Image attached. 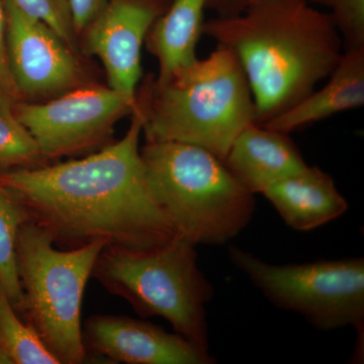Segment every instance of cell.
Instances as JSON below:
<instances>
[{"mask_svg": "<svg viewBox=\"0 0 364 364\" xmlns=\"http://www.w3.org/2000/svg\"><path fill=\"white\" fill-rule=\"evenodd\" d=\"M142 133L136 104L119 142L83 159L2 172L0 184L55 244L74 248L100 240L126 248L156 247L176 233L146 183L139 146Z\"/></svg>", "mask_w": 364, "mask_h": 364, "instance_id": "1", "label": "cell"}, {"mask_svg": "<svg viewBox=\"0 0 364 364\" xmlns=\"http://www.w3.org/2000/svg\"><path fill=\"white\" fill-rule=\"evenodd\" d=\"M203 33L236 57L259 124L310 95L344 52L331 16L308 0H249L238 14L205 21Z\"/></svg>", "mask_w": 364, "mask_h": 364, "instance_id": "2", "label": "cell"}, {"mask_svg": "<svg viewBox=\"0 0 364 364\" xmlns=\"http://www.w3.org/2000/svg\"><path fill=\"white\" fill-rule=\"evenodd\" d=\"M136 102L146 140L193 144L221 159L235 138L256 123L245 73L222 46L168 77L149 81Z\"/></svg>", "mask_w": 364, "mask_h": 364, "instance_id": "3", "label": "cell"}, {"mask_svg": "<svg viewBox=\"0 0 364 364\" xmlns=\"http://www.w3.org/2000/svg\"><path fill=\"white\" fill-rule=\"evenodd\" d=\"M141 158L153 200L176 235L195 245H224L252 220L255 196L214 153L193 144L147 141Z\"/></svg>", "mask_w": 364, "mask_h": 364, "instance_id": "4", "label": "cell"}, {"mask_svg": "<svg viewBox=\"0 0 364 364\" xmlns=\"http://www.w3.org/2000/svg\"><path fill=\"white\" fill-rule=\"evenodd\" d=\"M196 247L178 235L153 248L107 245L91 277L141 317L164 318L177 334L208 351L205 305L214 287L198 267Z\"/></svg>", "mask_w": 364, "mask_h": 364, "instance_id": "5", "label": "cell"}, {"mask_svg": "<svg viewBox=\"0 0 364 364\" xmlns=\"http://www.w3.org/2000/svg\"><path fill=\"white\" fill-rule=\"evenodd\" d=\"M107 244L92 241L59 250L44 228L26 221L18 230L16 259L23 294L21 312L60 364L86 358L81 305L98 255Z\"/></svg>", "mask_w": 364, "mask_h": 364, "instance_id": "6", "label": "cell"}, {"mask_svg": "<svg viewBox=\"0 0 364 364\" xmlns=\"http://www.w3.org/2000/svg\"><path fill=\"white\" fill-rule=\"evenodd\" d=\"M229 257L272 305L299 314L316 329L363 331V257L274 265L236 247Z\"/></svg>", "mask_w": 364, "mask_h": 364, "instance_id": "7", "label": "cell"}, {"mask_svg": "<svg viewBox=\"0 0 364 364\" xmlns=\"http://www.w3.org/2000/svg\"><path fill=\"white\" fill-rule=\"evenodd\" d=\"M136 104V98L109 86H90L74 88L44 104L20 102L14 114L35 139L46 160L102 142L119 119L133 114Z\"/></svg>", "mask_w": 364, "mask_h": 364, "instance_id": "8", "label": "cell"}, {"mask_svg": "<svg viewBox=\"0 0 364 364\" xmlns=\"http://www.w3.org/2000/svg\"><path fill=\"white\" fill-rule=\"evenodd\" d=\"M4 2L9 65L21 98L52 97L77 87L81 70L73 50L13 0Z\"/></svg>", "mask_w": 364, "mask_h": 364, "instance_id": "9", "label": "cell"}, {"mask_svg": "<svg viewBox=\"0 0 364 364\" xmlns=\"http://www.w3.org/2000/svg\"><path fill=\"white\" fill-rule=\"evenodd\" d=\"M172 0H107L86 28V50L102 60L109 86L136 98L142 48L155 21Z\"/></svg>", "mask_w": 364, "mask_h": 364, "instance_id": "10", "label": "cell"}, {"mask_svg": "<svg viewBox=\"0 0 364 364\" xmlns=\"http://www.w3.org/2000/svg\"><path fill=\"white\" fill-rule=\"evenodd\" d=\"M83 341L93 353L117 363L213 364L210 352L161 327L121 316H93L82 329Z\"/></svg>", "mask_w": 364, "mask_h": 364, "instance_id": "11", "label": "cell"}, {"mask_svg": "<svg viewBox=\"0 0 364 364\" xmlns=\"http://www.w3.org/2000/svg\"><path fill=\"white\" fill-rule=\"evenodd\" d=\"M223 161L254 196L308 166L289 134L256 123L235 138Z\"/></svg>", "mask_w": 364, "mask_h": 364, "instance_id": "12", "label": "cell"}, {"mask_svg": "<svg viewBox=\"0 0 364 364\" xmlns=\"http://www.w3.org/2000/svg\"><path fill=\"white\" fill-rule=\"evenodd\" d=\"M263 196L287 226L312 231L334 221L348 210L334 179L317 166H308L267 188Z\"/></svg>", "mask_w": 364, "mask_h": 364, "instance_id": "13", "label": "cell"}, {"mask_svg": "<svg viewBox=\"0 0 364 364\" xmlns=\"http://www.w3.org/2000/svg\"><path fill=\"white\" fill-rule=\"evenodd\" d=\"M298 104L263 124L267 128L291 134L324 121L340 112L364 105V47L344 50L338 63L326 78Z\"/></svg>", "mask_w": 364, "mask_h": 364, "instance_id": "14", "label": "cell"}, {"mask_svg": "<svg viewBox=\"0 0 364 364\" xmlns=\"http://www.w3.org/2000/svg\"><path fill=\"white\" fill-rule=\"evenodd\" d=\"M207 1L172 0L151 28L145 43L157 59L159 80L198 58L196 47L203 35Z\"/></svg>", "mask_w": 364, "mask_h": 364, "instance_id": "15", "label": "cell"}, {"mask_svg": "<svg viewBox=\"0 0 364 364\" xmlns=\"http://www.w3.org/2000/svg\"><path fill=\"white\" fill-rule=\"evenodd\" d=\"M0 352L7 363L60 364L30 324L16 316L11 299L0 284Z\"/></svg>", "mask_w": 364, "mask_h": 364, "instance_id": "16", "label": "cell"}, {"mask_svg": "<svg viewBox=\"0 0 364 364\" xmlns=\"http://www.w3.org/2000/svg\"><path fill=\"white\" fill-rule=\"evenodd\" d=\"M21 203L0 184V284L14 308L21 311L23 294L16 259V242L18 230L28 221Z\"/></svg>", "mask_w": 364, "mask_h": 364, "instance_id": "17", "label": "cell"}, {"mask_svg": "<svg viewBox=\"0 0 364 364\" xmlns=\"http://www.w3.org/2000/svg\"><path fill=\"white\" fill-rule=\"evenodd\" d=\"M44 160L35 139L14 111L0 105V173L9 169L33 168Z\"/></svg>", "mask_w": 364, "mask_h": 364, "instance_id": "18", "label": "cell"}, {"mask_svg": "<svg viewBox=\"0 0 364 364\" xmlns=\"http://www.w3.org/2000/svg\"><path fill=\"white\" fill-rule=\"evenodd\" d=\"M20 11L49 26L72 50L76 48V33L69 0H13Z\"/></svg>", "mask_w": 364, "mask_h": 364, "instance_id": "19", "label": "cell"}, {"mask_svg": "<svg viewBox=\"0 0 364 364\" xmlns=\"http://www.w3.org/2000/svg\"><path fill=\"white\" fill-rule=\"evenodd\" d=\"M328 9L343 41L344 50L364 47V0H308Z\"/></svg>", "mask_w": 364, "mask_h": 364, "instance_id": "20", "label": "cell"}, {"mask_svg": "<svg viewBox=\"0 0 364 364\" xmlns=\"http://www.w3.org/2000/svg\"><path fill=\"white\" fill-rule=\"evenodd\" d=\"M21 100V97L9 65L6 9L4 0H0V105L4 109L14 111V107Z\"/></svg>", "mask_w": 364, "mask_h": 364, "instance_id": "21", "label": "cell"}, {"mask_svg": "<svg viewBox=\"0 0 364 364\" xmlns=\"http://www.w3.org/2000/svg\"><path fill=\"white\" fill-rule=\"evenodd\" d=\"M76 33H82L104 9L107 0H69Z\"/></svg>", "mask_w": 364, "mask_h": 364, "instance_id": "22", "label": "cell"}, {"mask_svg": "<svg viewBox=\"0 0 364 364\" xmlns=\"http://www.w3.org/2000/svg\"><path fill=\"white\" fill-rule=\"evenodd\" d=\"M249 0H208L207 11L215 16H226L238 14L248 4Z\"/></svg>", "mask_w": 364, "mask_h": 364, "instance_id": "23", "label": "cell"}, {"mask_svg": "<svg viewBox=\"0 0 364 364\" xmlns=\"http://www.w3.org/2000/svg\"><path fill=\"white\" fill-rule=\"evenodd\" d=\"M0 363H7L6 358H4V356L2 355L1 352H0Z\"/></svg>", "mask_w": 364, "mask_h": 364, "instance_id": "24", "label": "cell"}]
</instances>
